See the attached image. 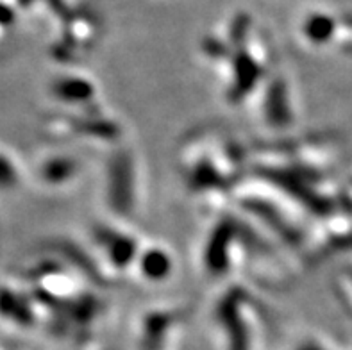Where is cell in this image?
<instances>
[{"label":"cell","mask_w":352,"mask_h":350,"mask_svg":"<svg viewBox=\"0 0 352 350\" xmlns=\"http://www.w3.org/2000/svg\"><path fill=\"white\" fill-rule=\"evenodd\" d=\"M13 20H14L13 8H11L9 2H6V0H0V27L11 25Z\"/></svg>","instance_id":"cell-1"}]
</instances>
